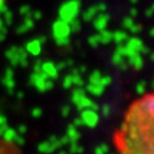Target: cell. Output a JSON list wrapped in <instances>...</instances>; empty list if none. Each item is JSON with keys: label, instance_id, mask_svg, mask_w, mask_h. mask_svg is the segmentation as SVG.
Returning a JSON list of instances; mask_svg holds the SVG:
<instances>
[{"label": "cell", "instance_id": "cell-1", "mask_svg": "<svg viewBox=\"0 0 154 154\" xmlns=\"http://www.w3.org/2000/svg\"><path fill=\"white\" fill-rule=\"evenodd\" d=\"M113 144L118 154H154V91L131 102L113 134Z\"/></svg>", "mask_w": 154, "mask_h": 154}]
</instances>
